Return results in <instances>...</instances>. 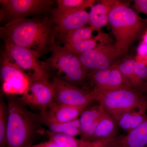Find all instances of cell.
<instances>
[{"mask_svg": "<svg viewBox=\"0 0 147 147\" xmlns=\"http://www.w3.org/2000/svg\"><path fill=\"white\" fill-rule=\"evenodd\" d=\"M57 33L51 21L26 18L12 19L1 28L4 40L31 50L39 57L52 49Z\"/></svg>", "mask_w": 147, "mask_h": 147, "instance_id": "6da1fadb", "label": "cell"}, {"mask_svg": "<svg viewBox=\"0 0 147 147\" xmlns=\"http://www.w3.org/2000/svg\"><path fill=\"white\" fill-rule=\"evenodd\" d=\"M8 120L6 147H33L37 135L41 134L39 115L28 109L19 97L7 95Z\"/></svg>", "mask_w": 147, "mask_h": 147, "instance_id": "7a4b0ae2", "label": "cell"}, {"mask_svg": "<svg viewBox=\"0 0 147 147\" xmlns=\"http://www.w3.org/2000/svg\"><path fill=\"white\" fill-rule=\"evenodd\" d=\"M108 24L115 38L116 45L125 53L147 30L145 19L121 2L110 11Z\"/></svg>", "mask_w": 147, "mask_h": 147, "instance_id": "3957f363", "label": "cell"}, {"mask_svg": "<svg viewBox=\"0 0 147 147\" xmlns=\"http://www.w3.org/2000/svg\"><path fill=\"white\" fill-rule=\"evenodd\" d=\"M51 50L52 55L45 64L47 69L56 73L54 76L75 86L84 83L88 72L82 65L78 55L56 44Z\"/></svg>", "mask_w": 147, "mask_h": 147, "instance_id": "277c9868", "label": "cell"}, {"mask_svg": "<svg viewBox=\"0 0 147 147\" xmlns=\"http://www.w3.org/2000/svg\"><path fill=\"white\" fill-rule=\"evenodd\" d=\"M93 100L102 105L116 123L124 113L147 105V99L143 93L127 88L100 93L94 96Z\"/></svg>", "mask_w": 147, "mask_h": 147, "instance_id": "5b68a950", "label": "cell"}, {"mask_svg": "<svg viewBox=\"0 0 147 147\" xmlns=\"http://www.w3.org/2000/svg\"><path fill=\"white\" fill-rule=\"evenodd\" d=\"M5 41V54L24 71H31L32 78L49 79L45 64H41L40 57L30 50L13 44L9 40Z\"/></svg>", "mask_w": 147, "mask_h": 147, "instance_id": "8992f818", "label": "cell"}, {"mask_svg": "<svg viewBox=\"0 0 147 147\" xmlns=\"http://www.w3.org/2000/svg\"><path fill=\"white\" fill-rule=\"evenodd\" d=\"M126 53L115 44L103 43L78 55L84 68L88 72L108 68L121 56Z\"/></svg>", "mask_w": 147, "mask_h": 147, "instance_id": "52a82bcc", "label": "cell"}, {"mask_svg": "<svg viewBox=\"0 0 147 147\" xmlns=\"http://www.w3.org/2000/svg\"><path fill=\"white\" fill-rule=\"evenodd\" d=\"M1 78L3 91L7 95H12L23 94L31 80L30 76L5 53L1 60Z\"/></svg>", "mask_w": 147, "mask_h": 147, "instance_id": "ba28073f", "label": "cell"}, {"mask_svg": "<svg viewBox=\"0 0 147 147\" xmlns=\"http://www.w3.org/2000/svg\"><path fill=\"white\" fill-rule=\"evenodd\" d=\"M19 98L27 107L42 112L54 102L55 91L53 84L49 79L31 77L28 86Z\"/></svg>", "mask_w": 147, "mask_h": 147, "instance_id": "9c48e42d", "label": "cell"}, {"mask_svg": "<svg viewBox=\"0 0 147 147\" xmlns=\"http://www.w3.org/2000/svg\"><path fill=\"white\" fill-rule=\"evenodd\" d=\"M0 3L1 20L10 21L45 13L50 9L53 2L49 0H1Z\"/></svg>", "mask_w": 147, "mask_h": 147, "instance_id": "30bf717a", "label": "cell"}, {"mask_svg": "<svg viewBox=\"0 0 147 147\" xmlns=\"http://www.w3.org/2000/svg\"><path fill=\"white\" fill-rule=\"evenodd\" d=\"M87 79L92 86L90 92L93 98L94 95L100 93L127 88L124 82L117 63H115L105 69L89 72Z\"/></svg>", "mask_w": 147, "mask_h": 147, "instance_id": "8fae6325", "label": "cell"}, {"mask_svg": "<svg viewBox=\"0 0 147 147\" xmlns=\"http://www.w3.org/2000/svg\"><path fill=\"white\" fill-rule=\"evenodd\" d=\"M55 91L54 102L61 105L88 106L92 100L90 91H86L79 87L53 76L51 81Z\"/></svg>", "mask_w": 147, "mask_h": 147, "instance_id": "7c38bea8", "label": "cell"}, {"mask_svg": "<svg viewBox=\"0 0 147 147\" xmlns=\"http://www.w3.org/2000/svg\"><path fill=\"white\" fill-rule=\"evenodd\" d=\"M126 87L143 93L147 92V66L128 58L117 63Z\"/></svg>", "mask_w": 147, "mask_h": 147, "instance_id": "4fadbf2b", "label": "cell"}, {"mask_svg": "<svg viewBox=\"0 0 147 147\" xmlns=\"http://www.w3.org/2000/svg\"><path fill=\"white\" fill-rule=\"evenodd\" d=\"M87 106H76L61 105L54 102L39 115L41 123H64L79 118Z\"/></svg>", "mask_w": 147, "mask_h": 147, "instance_id": "5bb4252c", "label": "cell"}, {"mask_svg": "<svg viewBox=\"0 0 147 147\" xmlns=\"http://www.w3.org/2000/svg\"><path fill=\"white\" fill-rule=\"evenodd\" d=\"M147 146V115L144 120L134 129L118 136L107 147H146Z\"/></svg>", "mask_w": 147, "mask_h": 147, "instance_id": "9a60e30c", "label": "cell"}, {"mask_svg": "<svg viewBox=\"0 0 147 147\" xmlns=\"http://www.w3.org/2000/svg\"><path fill=\"white\" fill-rule=\"evenodd\" d=\"M121 2L116 0H102L91 8L88 15L90 26L100 31L108 24L109 14L111 10Z\"/></svg>", "mask_w": 147, "mask_h": 147, "instance_id": "2e32d148", "label": "cell"}, {"mask_svg": "<svg viewBox=\"0 0 147 147\" xmlns=\"http://www.w3.org/2000/svg\"><path fill=\"white\" fill-rule=\"evenodd\" d=\"M88 15L85 10L67 13L53 21L57 32L64 33L86 26L88 24Z\"/></svg>", "mask_w": 147, "mask_h": 147, "instance_id": "e0dca14e", "label": "cell"}, {"mask_svg": "<svg viewBox=\"0 0 147 147\" xmlns=\"http://www.w3.org/2000/svg\"><path fill=\"white\" fill-rule=\"evenodd\" d=\"M119 128L115 121L105 111L98 123L92 142L104 143L108 145L118 137Z\"/></svg>", "mask_w": 147, "mask_h": 147, "instance_id": "ac0fdd59", "label": "cell"}, {"mask_svg": "<svg viewBox=\"0 0 147 147\" xmlns=\"http://www.w3.org/2000/svg\"><path fill=\"white\" fill-rule=\"evenodd\" d=\"M45 134L49 137V139L61 147H107L108 145L104 143L96 142H88L81 139H76L61 133H55L43 129L41 134Z\"/></svg>", "mask_w": 147, "mask_h": 147, "instance_id": "d6986e66", "label": "cell"}, {"mask_svg": "<svg viewBox=\"0 0 147 147\" xmlns=\"http://www.w3.org/2000/svg\"><path fill=\"white\" fill-rule=\"evenodd\" d=\"M96 1L94 0H58L57 7L53 11L52 21L73 11L91 8Z\"/></svg>", "mask_w": 147, "mask_h": 147, "instance_id": "ffe728a7", "label": "cell"}, {"mask_svg": "<svg viewBox=\"0 0 147 147\" xmlns=\"http://www.w3.org/2000/svg\"><path fill=\"white\" fill-rule=\"evenodd\" d=\"M147 105L142 106L124 113L116 123L119 128L128 133L139 126L146 117Z\"/></svg>", "mask_w": 147, "mask_h": 147, "instance_id": "44dd1931", "label": "cell"}, {"mask_svg": "<svg viewBox=\"0 0 147 147\" xmlns=\"http://www.w3.org/2000/svg\"><path fill=\"white\" fill-rule=\"evenodd\" d=\"M87 107L79 117L81 137L85 135L92 127L97 123L105 113V110L100 104L89 108Z\"/></svg>", "mask_w": 147, "mask_h": 147, "instance_id": "7402d4cb", "label": "cell"}, {"mask_svg": "<svg viewBox=\"0 0 147 147\" xmlns=\"http://www.w3.org/2000/svg\"><path fill=\"white\" fill-rule=\"evenodd\" d=\"M108 39L107 34L100 31L96 36L91 38L63 46L72 53L79 55L94 49L100 44L108 43Z\"/></svg>", "mask_w": 147, "mask_h": 147, "instance_id": "603a6c76", "label": "cell"}, {"mask_svg": "<svg viewBox=\"0 0 147 147\" xmlns=\"http://www.w3.org/2000/svg\"><path fill=\"white\" fill-rule=\"evenodd\" d=\"M94 31H100L97 30L91 26H86L71 31L59 34V37L63 46H66L92 38L93 32Z\"/></svg>", "mask_w": 147, "mask_h": 147, "instance_id": "cb8c5ba5", "label": "cell"}, {"mask_svg": "<svg viewBox=\"0 0 147 147\" xmlns=\"http://www.w3.org/2000/svg\"><path fill=\"white\" fill-rule=\"evenodd\" d=\"M48 131L55 133H61L71 137L81 135L79 118L64 123L45 125Z\"/></svg>", "mask_w": 147, "mask_h": 147, "instance_id": "d4e9b609", "label": "cell"}, {"mask_svg": "<svg viewBox=\"0 0 147 147\" xmlns=\"http://www.w3.org/2000/svg\"><path fill=\"white\" fill-rule=\"evenodd\" d=\"M8 120L7 102L0 100V147H6V134Z\"/></svg>", "mask_w": 147, "mask_h": 147, "instance_id": "484cf974", "label": "cell"}, {"mask_svg": "<svg viewBox=\"0 0 147 147\" xmlns=\"http://www.w3.org/2000/svg\"><path fill=\"white\" fill-rule=\"evenodd\" d=\"M135 60L147 66V30L142 36V41L137 48V54Z\"/></svg>", "mask_w": 147, "mask_h": 147, "instance_id": "4316f807", "label": "cell"}, {"mask_svg": "<svg viewBox=\"0 0 147 147\" xmlns=\"http://www.w3.org/2000/svg\"><path fill=\"white\" fill-rule=\"evenodd\" d=\"M134 7L138 12L144 13L146 16L145 21L147 23V0H135Z\"/></svg>", "mask_w": 147, "mask_h": 147, "instance_id": "83f0119b", "label": "cell"}, {"mask_svg": "<svg viewBox=\"0 0 147 147\" xmlns=\"http://www.w3.org/2000/svg\"><path fill=\"white\" fill-rule=\"evenodd\" d=\"M33 147H61L57 144L55 142L49 139L47 142L36 144L34 145Z\"/></svg>", "mask_w": 147, "mask_h": 147, "instance_id": "f1b7e54d", "label": "cell"}, {"mask_svg": "<svg viewBox=\"0 0 147 147\" xmlns=\"http://www.w3.org/2000/svg\"><path fill=\"white\" fill-rule=\"evenodd\" d=\"M146 147H147V146H146Z\"/></svg>", "mask_w": 147, "mask_h": 147, "instance_id": "f546056e", "label": "cell"}, {"mask_svg": "<svg viewBox=\"0 0 147 147\" xmlns=\"http://www.w3.org/2000/svg\"></svg>", "mask_w": 147, "mask_h": 147, "instance_id": "4dcf8cb0", "label": "cell"}]
</instances>
